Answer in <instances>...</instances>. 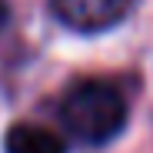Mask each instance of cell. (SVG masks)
Listing matches in <instances>:
<instances>
[{
  "instance_id": "cell-1",
  "label": "cell",
  "mask_w": 153,
  "mask_h": 153,
  "mask_svg": "<svg viewBox=\"0 0 153 153\" xmlns=\"http://www.w3.org/2000/svg\"><path fill=\"white\" fill-rule=\"evenodd\" d=\"M126 117H130L126 93L103 76L73 83L60 103V120L70 130V137L90 146H103L117 140L126 126Z\"/></svg>"
},
{
  "instance_id": "cell-2",
  "label": "cell",
  "mask_w": 153,
  "mask_h": 153,
  "mask_svg": "<svg viewBox=\"0 0 153 153\" xmlns=\"http://www.w3.org/2000/svg\"><path fill=\"white\" fill-rule=\"evenodd\" d=\"M133 0H50V10L63 27L76 33L110 30L130 13Z\"/></svg>"
},
{
  "instance_id": "cell-4",
  "label": "cell",
  "mask_w": 153,
  "mask_h": 153,
  "mask_svg": "<svg viewBox=\"0 0 153 153\" xmlns=\"http://www.w3.org/2000/svg\"><path fill=\"white\" fill-rule=\"evenodd\" d=\"M7 20H10V7H7V0H0V30L7 27Z\"/></svg>"
},
{
  "instance_id": "cell-3",
  "label": "cell",
  "mask_w": 153,
  "mask_h": 153,
  "mask_svg": "<svg viewBox=\"0 0 153 153\" xmlns=\"http://www.w3.org/2000/svg\"><path fill=\"white\" fill-rule=\"evenodd\" d=\"M4 153H67V143L47 126L17 123L4 133Z\"/></svg>"
}]
</instances>
